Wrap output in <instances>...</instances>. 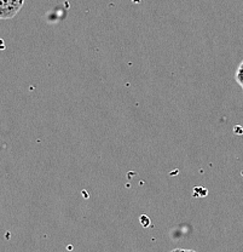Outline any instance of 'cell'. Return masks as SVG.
I'll use <instances>...</instances> for the list:
<instances>
[{
    "label": "cell",
    "instance_id": "obj_1",
    "mask_svg": "<svg viewBox=\"0 0 243 252\" xmlns=\"http://www.w3.org/2000/svg\"><path fill=\"white\" fill-rule=\"evenodd\" d=\"M25 0H0V20H11L21 11Z\"/></svg>",
    "mask_w": 243,
    "mask_h": 252
},
{
    "label": "cell",
    "instance_id": "obj_2",
    "mask_svg": "<svg viewBox=\"0 0 243 252\" xmlns=\"http://www.w3.org/2000/svg\"><path fill=\"white\" fill-rule=\"evenodd\" d=\"M235 79H236L237 84L243 88V61L241 62V64L239 65V68H237V72H236V75H235Z\"/></svg>",
    "mask_w": 243,
    "mask_h": 252
},
{
    "label": "cell",
    "instance_id": "obj_3",
    "mask_svg": "<svg viewBox=\"0 0 243 252\" xmlns=\"http://www.w3.org/2000/svg\"><path fill=\"white\" fill-rule=\"evenodd\" d=\"M140 222H142L143 227H149V225H150V220H149V217L144 216V215L140 217Z\"/></svg>",
    "mask_w": 243,
    "mask_h": 252
}]
</instances>
